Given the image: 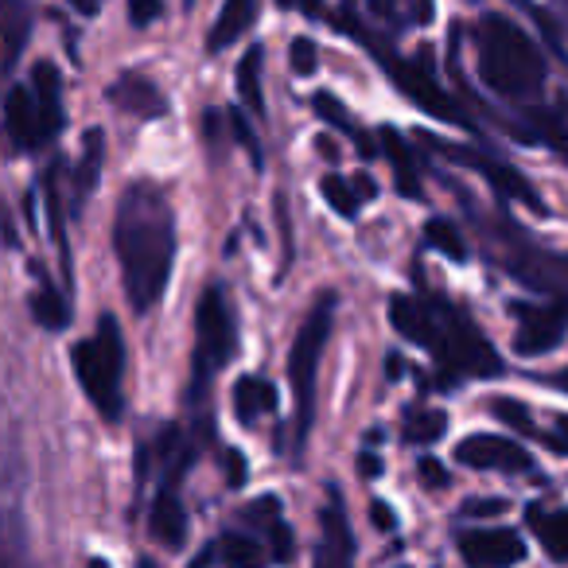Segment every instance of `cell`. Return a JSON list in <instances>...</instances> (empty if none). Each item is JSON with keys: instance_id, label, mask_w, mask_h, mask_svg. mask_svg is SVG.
<instances>
[{"instance_id": "obj_1", "label": "cell", "mask_w": 568, "mask_h": 568, "mask_svg": "<svg viewBox=\"0 0 568 568\" xmlns=\"http://www.w3.org/2000/svg\"><path fill=\"white\" fill-rule=\"evenodd\" d=\"M113 245H118L129 304L136 312L156 308L175 261V219L156 183L141 180L121 195L118 219H113Z\"/></svg>"}, {"instance_id": "obj_2", "label": "cell", "mask_w": 568, "mask_h": 568, "mask_svg": "<svg viewBox=\"0 0 568 568\" xmlns=\"http://www.w3.org/2000/svg\"><path fill=\"white\" fill-rule=\"evenodd\" d=\"M389 320L397 335L417 347H428L452 374H498V355L452 304L417 301V296H394Z\"/></svg>"}, {"instance_id": "obj_3", "label": "cell", "mask_w": 568, "mask_h": 568, "mask_svg": "<svg viewBox=\"0 0 568 568\" xmlns=\"http://www.w3.org/2000/svg\"><path fill=\"white\" fill-rule=\"evenodd\" d=\"M479 74L490 90L503 98H526L545 82V63L537 55L534 40L514 20L487 17L479 24Z\"/></svg>"}, {"instance_id": "obj_4", "label": "cell", "mask_w": 568, "mask_h": 568, "mask_svg": "<svg viewBox=\"0 0 568 568\" xmlns=\"http://www.w3.org/2000/svg\"><path fill=\"white\" fill-rule=\"evenodd\" d=\"M335 327V293H320L316 304L304 316L301 332H296L293 355H288V382H293V459L304 456V444L312 436V420H316V378H320V358L332 339Z\"/></svg>"}, {"instance_id": "obj_5", "label": "cell", "mask_w": 568, "mask_h": 568, "mask_svg": "<svg viewBox=\"0 0 568 568\" xmlns=\"http://www.w3.org/2000/svg\"><path fill=\"white\" fill-rule=\"evenodd\" d=\"M234 343H237V327H234L230 296L222 284H211L195 312V355H191V382H187V405L195 409L199 425H203V405L206 394H211V382L230 363Z\"/></svg>"}, {"instance_id": "obj_6", "label": "cell", "mask_w": 568, "mask_h": 568, "mask_svg": "<svg viewBox=\"0 0 568 568\" xmlns=\"http://www.w3.org/2000/svg\"><path fill=\"white\" fill-rule=\"evenodd\" d=\"M74 374L87 394V402L102 413V420H121L125 413V339L113 316H102L94 335L74 347Z\"/></svg>"}, {"instance_id": "obj_7", "label": "cell", "mask_w": 568, "mask_h": 568, "mask_svg": "<svg viewBox=\"0 0 568 568\" xmlns=\"http://www.w3.org/2000/svg\"><path fill=\"white\" fill-rule=\"evenodd\" d=\"M312 568H355V529H351L347 506L335 487H327L324 510H320V541Z\"/></svg>"}, {"instance_id": "obj_8", "label": "cell", "mask_w": 568, "mask_h": 568, "mask_svg": "<svg viewBox=\"0 0 568 568\" xmlns=\"http://www.w3.org/2000/svg\"><path fill=\"white\" fill-rule=\"evenodd\" d=\"M514 316L521 320L518 335H514V351L518 355H545L552 351L568 332V308L565 304H514Z\"/></svg>"}, {"instance_id": "obj_9", "label": "cell", "mask_w": 568, "mask_h": 568, "mask_svg": "<svg viewBox=\"0 0 568 568\" xmlns=\"http://www.w3.org/2000/svg\"><path fill=\"white\" fill-rule=\"evenodd\" d=\"M4 136L12 141V149L20 152H36L40 144L51 141V129L43 121V110L36 102L32 82L28 87H12L4 94Z\"/></svg>"}, {"instance_id": "obj_10", "label": "cell", "mask_w": 568, "mask_h": 568, "mask_svg": "<svg viewBox=\"0 0 568 568\" xmlns=\"http://www.w3.org/2000/svg\"><path fill=\"white\" fill-rule=\"evenodd\" d=\"M268 560L273 552L265 537H257L253 529H226L191 560V568H265Z\"/></svg>"}, {"instance_id": "obj_11", "label": "cell", "mask_w": 568, "mask_h": 568, "mask_svg": "<svg viewBox=\"0 0 568 568\" xmlns=\"http://www.w3.org/2000/svg\"><path fill=\"white\" fill-rule=\"evenodd\" d=\"M459 557L467 568H510L526 560V541L514 529H467L459 534Z\"/></svg>"}, {"instance_id": "obj_12", "label": "cell", "mask_w": 568, "mask_h": 568, "mask_svg": "<svg viewBox=\"0 0 568 568\" xmlns=\"http://www.w3.org/2000/svg\"><path fill=\"white\" fill-rule=\"evenodd\" d=\"M456 459L464 467H479V471H529V467H534V459H529V452L521 448V444L506 440V436H487V433L459 440Z\"/></svg>"}, {"instance_id": "obj_13", "label": "cell", "mask_w": 568, "mask_h": 568, "mask_svg": "<svg viewBox=\"0 0 568 568\" xmlns=\"http://www.w3.org/2000/svg\"><path fill=\"white\" fill-rule=\"evenodd\" d=\"M32 36V4L28 0H0V74L17 67L20 51Z\"/></svg>"}, {"instance_id": "obj_14", "label": "cell", "mask_w": 568, "mask_h": 568, "mask_svg": "<svg viewBox=\"0 0 568 568\" xmlns=\"http://www.w3.org/2000/svg\"><path fill=\"white\" fill-rule=\"evenodd\" d=\"M149 529L160 545H168V549H180V545L187 541V510H183L175 487L156 490L152 510H149Z\"/></svg>"}, {"instance_id": "obj_15", "label": "cell", "mask_w": 568, "mask_h": 568, "mask_svg": "<svg viewBox=\"0 0 568 568\" xmlns=\"http://www.w3.org/2000/svg\"><path fill=\"white\" fill-rule=\"evenodd\" d=\"M245 521L265 534V545H268V552H273V560H281V565L293 560V534L284 526V514L276 498H257V503L245 510Z\"/></svg>"}, {"instance_id": "obj_16", "label": "cell", "mask_w": 568, "mask_h": 568, "mask_svg": "<svg viewBox=\"0 0 568 568\" xmlns=\"http://www.w3.org/2000/svg\"><path fill=\"white\" fill-rule=\"evenodd\" d=\"M110 98L121 110L136 113V118H160V113H164V94H160L149 79H141V74H121V79L113 82Z\"/></svg>"}, {"instance_id": "obj_17", "label": "cell", "mask_w": 568, "mask_h": 568, "mask_svg": "<svg viewBox=\"0 0 568 568\" xmlns=\"http://www.w3.org/2000/svg\"><path fill=\"white\" fill-rule=\"evenodd\" d=\"M0 568H36L32 534L17 510H0Z\"/></svg>"}, {"instance_id": "obj_18", "label": "cell", "mask_w": 568, "mask_h": 568, "mask_svg": "<svg viewBox=\"0 0 568 568\" xmlns=\"http://www.w3.org/2000/svg\"><path fill=\"white\" fill-rule=\"evenodd\" d=\"M257 20V0H222V12L211 28V51H226L237 43Z\"/></svg>"}, {"instance_id": "obj_19", "label": "cell", "mask_w": 568, "mask_h": 568, "mask_svg": "<svg viewBox=\"0 0 568 568\" xmlns=\"http://www.w3.org/2000/svg\"><path fill=\"white\" fill-rule=\"evenodd\" d=\"M32 316L40 320L48 332H63L71 324V304L59 293V284L51 281L43 268H36V293H32Z\"/></svg>"}, {"instance_id": "obj_20", "label": "cell", "mask_w": 568, "mask_h": 568, "mask_svg": "<svg viewBox=\"0 0 568 568\" xmlns=\"http://www.w3.org/2000/svg\"><path fill=\"white\" fill-rule=\"evenodd\" d=\"M526 521L552 560H568V510H541V506H529Z\"/></svg>"}, {"instance_id": "obj_21", "label": "cell", "mask_w": 568, "mask_h": 568, "mask_svg": "<svg viewBox=\"0 0 568 568\" xmlns=\"http://www.w3.org/2000/svg\"><path fill=\"white\" fill-rule=\"evenodd\" d=\"M32 90H36V102L43 110V121H48L51 136L63 133V79L51 63H36L32 71Z\"/></svg>"}, {"instance_id": "obj_22", "label": "cell", "mask_w": 568, "mask_h": 568, "mask_svg": "<svg viewBox=\"0 0 568 568\" xmlns=\"http://www.w3.org/2000/svg\"><path fill=\"white\" fill-rule=\"evenodd\" d=\"M273 409H276V389L265 378H242L234 386V417L242 425H257Z\"/></svg>"}, {"instance_id": "obj_23", "label": "cell", "mask_w": 568, "mask_h": 568, "mask_svg": "<svg viewBox=\"0 0 568 568\" xmlns=\"http://www.w3.org/2000/svg\"><path fill=\"white\" fill-rule=\"evenodd\" d=\"M324 195L327 203L335 206L339 214H347V219H355L358 211H363L366 199H374V180L371 175H358V180H343V175H324Z\"/></svg>"}, {"instance_id": "obj_24", "label": "cell", "mask_w": 568, "mask_h": 568, "mask_svg": "<svg viewBox=\"0 0 568 568\" xmlns=\"http://www.w3.org/2000/svg\"><path fill=\"white\" fill-rule=\"evenodd\" d=\"M382 149H386L389 164H394V175H397V187H402V195L417 199L420 195V175H417V164H413V152L405 149V141L394 133V129H382Z\"/></svg>"}, {"instance_id": "obj_25", "label": "cell", "mask_w": 568, "mask_h": 568, "mask_svg": "<svg viewBox=\"0 0 568 568\" xmlns=\"http://www.w3.org/2000/svg\"><path fill=\"white\" fill-rule=\"evenodd\" d=\"M102 152H105V141L102 133H87V144H82V160L74 168V206L98 187V175H102Z\"/></svg>"}, {"instance_id": "obj_26", "label": "cell", "mask_w": 568, "mask_h": 568, "mask_svg": "<svg viewBox=\"0 0 568 568\" xmlns=\"http://www.w3.org/2000/svg\"><path fill=\"white\" fill-rule=\"evenodd\" d=\"M20 471V436H17V420H12L9 405L0 402V487L12 483Z\"/></svg>"}, {"instance_id": "obj_27", "label": "cell", "mask_w": 568, "mask_h": 568, "mask_svg": "<svg viewBox=\"0 0 568 568\" xmlns=\"http://www.w3.org/2000/svg\"><path fill=\"white\" fill-rule=\"evenodd\" d=\"M237 94L253 113L265 110V102H261V48H250L242 63H237Z\"/></svg>"}, {"instance_id": "obj_28", "label": "cell", "mask_w": 568, "mask_h": 568, "mask_svg": "<svg viewBox=\"0 0 568 568\" xmlns=\"http://www.w3.org/2000/svg\"><path fill=\"white\" fill-rule=\"evenodd\" d=\"M448 428V417L440 409H413L405 417V440L409 444H436Z\"/></svg>"}, {"instance_id": "obj_29", "label": "cell", "mask_w": 568, "mask_h": 568, "mask_svg": "<svg viewBox=\"0 0 568 568\" xmlns=\"http://www.w3.org/2000/svg\"><path fill=\"white\" fill-rule=\"evenodd\" d=\"M425 237H428V245H433V250H440V253H444V257L467 261V242L459 237V230L452 226V222L433 219V222L425 226Z\"/></svg>"}, {"instance_id": "obj_30", "label": "cell", "mask_w": 568, "mask_h": 568, "mask_svg": "<svg viewBox=\"0 0 568 568\" xmlns=\"http://www.w3.org/2000/svg\"><path fill=\"white\" fill-rule=\"evenodd\" d=\"M490 413H495L503 425H510V428H518V433H537V425H534V417H529V409L521 402H514V397H495L490 402Z\"/></svg>"}, {"instance_id": "obj_31", "label": "cell", "mask_w": 568, "mask_h": 568, "mask_svg": "<svg viewBox=\"0 0 568 568\" xmlns=\"http://www.w3.org/2000/svg\"><path fill=\"white\" fill-rule=\"evenodd\" d=\"M129 20L136 28H149L152 20H160V0H129Z\"/></svg>"}, {"instance_id": "obj_32", "label": "cell", "mask_w": 568, "mask_h": 568, "mask_svg": "<svg viewBox=\"0 0 568 568\" xmlns=\"http://www.w3.org/2000/svg\"><path fill=\"white\" fill-rule=\"evenodd\" d=\"M293 67H296V74L316 71V48H312V40H296L293 43Z\"/></svg>"}, {"instance_id": "obj_33", "label": "cell", "mask_w": 568, "mask_h": 568, "mask_svg": "<svg viewBox=\"0 0 568 568\" xmlns=\"http://www.w3.org/2000/svg\"><path fill=\"white\" fill-rule=\"evenodd\" d=\"M420 479H425V487H433V490L448 487V471H444L436 459H420Z\"/></svg>"}, {"instance_id": "obj_34", "label": "cell", "mask_w": 568, "mask_h": 568, "mask_svg": "<svg viewBox=\"0 0 568 568\" xmlns=\"http://www.w3.org/2000/svg\"><path fill=\"white\" fill-rule=\"evenodd\" d=\"M506 503L503 498H483V503H467L464 514H471V518H487V514H503Z\"/></svg>"}, {"instance_id": "obj_35", "label": "cell", "mask_w": 568, "mask_h": 568, "mask_svg": "<svg viewBox=\"0 0 568 568\" xmlns=\"http://www.w3.org/2000/svg\"><path fill=\"white\" fill-rule=\"evenodd\" d=\"M545 440H549V448H552V452L568 456V417H557V433H549Z\"/></svg>"}, {"instance_id": "obj_36", "label": "cell", "mask_w": 568, "mask_h": 568, "mask_svg": "<svg viewBox=\"0 0 568 568\" xmlns=\"http://www.w3.org/2000/svg\"><path fill=\"white\" fill-rule=\"evenodd\" d=\"M371 514H374V521H378L382 529H394V514H389V506H386V503H374V506H371Z\"/></svg>"}, {"instance_id": "obj_37", "label": "cell", "mask_w": 568, "mask_h": 568, "mask_svg": "<svg viewBox=\"0 0 568 568\" xmlns=\"http://www.w3.org/2000/svg\"><path fill=\"white\" fill-rule=\"evenodd\" d=\"M358 467H363V475H378L382 471V464L374 456H363V459H358Z\"/></svg>"}, {"instance_id": "obj_38", "label": "cell", "mask_w": 568, "mask_h": 568, "mask_svg": "<svg viewBox=\"0 0 568 568\" xmlns=\"http://www.w3.org/2000/svg\"><path fill=\"white\" fill-rule=\"evenodd\" d=\"M552 386H557V389H565V394H568V371H560V374H552Z\"/></svg>"}, {"instance_id": "obj_39", "label": "cell", "mask_w": 568, "mask_h": 568, "mask_svg": "<svg viewBox=\"0 0 568 568\" xmlns=\"http://www.w3.org/2000/svg\"><path fill=\"white\" fill-rule=\"evenodd\" d=\"M74 4H79L82 12H98V0H74Z\"/></svg>"}, {"instance_id": "obj_40", "label": "cell", "mask_w": 568, "mask_h": 568, "mask_svg": "<svg viewBox=\"0 0 568 568\" xmlns=\"http://www.w3.org/2000/svg\"><path fill=\"white\" fill-rule=\"evenodd\" d=\"M87 568H110V560H102V557H94V560H90V565Z\"/></svg>"}, {"instance_id": "obj_41", "label": "cell", "mask_w": 568, "mask_h": 568, "mask_svg": "<svg viewBox=\"0 0 568 568\" xmlns=\"http://www.w3.org/2000/svg\"><path fill=\"white\" fill-rule=\"evenodd\" d=\"M136 568H156V565H152L149 557H141V560H136Z\"/></svg>"}]
</instances>
